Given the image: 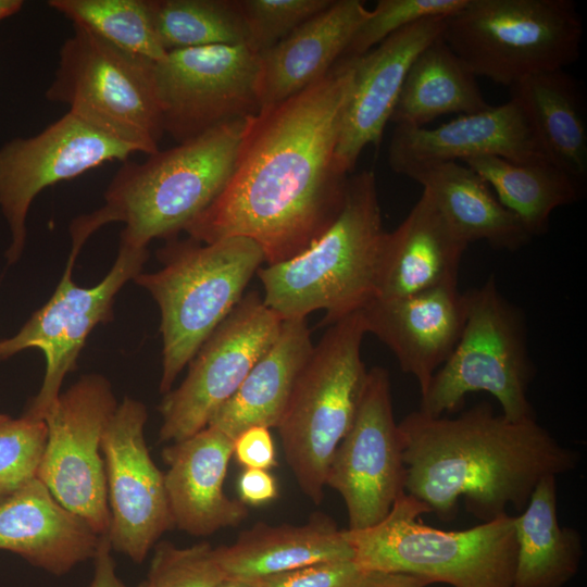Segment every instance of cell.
Masks as SVG:
<instances>
[{
	"instance_id": "ffe728a7",
	"label": "cell",
	"mask_w": 587,
	"mask_h": 587,
	"mask_svg": "<svg viewBox=\"0 0 587 587\" xmlns=\"http://www.w3.org/2000/svg\"><path fill=\"white\" fill-rule=\"evenodd\" d=\"M359 312L366 334L389 348L423 395L459 341L465 299L451 283L397 299L374 298Z\"/></svg>"
},
{
	"instance_id": "1f68e13d",
	"label": "cell",
	"mask_w": 587,
	"mask_h": 587,
	"mask_svg": "<svg viewBox=\"0 0 587 587\" xmlns=\"http://www.w3.org/2000/svg\"><path fill=\"white\" fill-rule=\"evenodd\" d=\"M158 39L166 52L205 46H247L236 0H150Z\"/></svg>"
},
{
	"instance_id": "5b68a950",
	"label": "cell",
	"mask_w": 587,
	"mask_h": 587,
	"mask_svg": "<svg viewBox=\"0 0 587 587\" xmlns=\"http://www.w3.org/2000/svg\"><path fill=\"white\" fill-rule=\"evenodd\" d=\"M162 267L133 280L160 310L162 373L160 392H168L202 344L242 299L251 277L265 262L251 239L229 237L203 243L170 240L158 253Z\"/></svg>"
},
{
	"instance_id": "7bdbcfd3",
	"label": "cell",
	"mask_w": 587,
	"mask_h": 587,
	"mask_svg": "<svg viewBox=\"0 0 587 587\" xmlns=\"http://www.w3.org/2000/svg\"><path fill=\"white\" fill-rule=\"evenodd\" d=\"M22 7V0H0V21L15 14Z\"/></svg>"
},
{
	"instance_id": "ac0fdd59",
	"label": "cell",
	"mask_w": 587,
	"mask_h": 587,
	"mask_svg": "<svg viewBox=\"0 0 587 587\" xmlns=\"http://www.w3.org/2000/svg\"><path fill=\"white\" fill-rule=\"evenodd\" d=\"M479 155L519 163L550 161L520 104L508 102L463 114L437 127L396 126L388 147L391 170L415 168Z\"/></svg>"
},
{
	"instance_id": "4316f807",
	"label": "cell",
	"mask_w": 587,
	"mask_h": 587,
	"mask_svg": "<svg viewBox=\"0 0 587 587\" xmlns=\"http://www.w3.org/2000/svg\"><path fill=\"white\" fill-rule=\"evenodd\" d=\"M423 187L453 232L467 245L484 241L497 250L515 251L528 243L517 217L488 184L460 162L422 166L408 175Z\"/></svg>"
},
{
	"instance_id": "9c48e42d",
	"label": "cell",
	"mask_w": 587,
	"mask_h": 587,
	"mask_svg": "<svg viewBox=\"0 0 587 587\" xmlns=\"http://www.w3.org/2000/svg\"><path fill=\"white\" fill-rule=\"evenodd\" d=\"M465 322L453 351L421 395L420 411L440 416L484 391L512 421L535 417L527 391L535 374L525 316L499 290L494 276L464 292Z\"/></svg>"
},
{
	"instance_id": "52a82bcc",
	"label": "cell",
	"mask_w": 587,
	"mask_h": 587,
	"mask_svg": "<svg viewBox=\"0 0 587 587\" xmlns=\"http://www.w3.org/2000/svg\"><path fill=\"white\" fill-rule=\"evenodd\" d=\"M360 312L332 325L313 347L277 425L284 453L303 494L323 500L332 459L348 433L367 370Z\"/></svg>"
},
{
	"instance_id": "4dcf8cb0",
	"label": "cell",
	"mask_w": 587,
	"mask_h": 587,
	"mask_svg": "<svg viewBox=\"0 0 587 587\" xmlns=\"http://www.w3.org/2000/svg\"><path fill=\"white\" fill-rule=\"evenodd\" d=\"M463 164L488 184L532 238L546 234L553 211L577 202L585 188L548 160L519 163L479 155L464 160Z\"/></svg>"
},
{
	"instance_id": "277c9868",
	"label": "cell",
	"mask_w": 587,
	"mask_h": 587,
	"mask_svg": "<svg viewBox=\"0 0 587 587\" xmlns=\"http://www.w3.org/2000/svg\"><path fill=\"white\" fill-rule=\"evenodd\" d=\"M385 235L374 172L350 175L332 225L291 259L259 268L264 304L283 321L323 310L326 326L359 312L376 297Z\"/></svg>"
},
{
	"instance_id": "ab89813d",
	"label": "cell",
	"mask_w": 587,
	"mask_h": 587,
	"mask_svg": "<svg viewBox=\"0 0 587 587\" xmlns=\"http://www.w3.org/2000/svg\"><path fill=\"white\" fill-rule=\"evenodd\" d=\"M240 501L245 505H262L278 495L275 477L267 470L245 469L238 479Z\"/></svg>"
},
{
	"instance_id": "60d3db41",
	"label": "cell",
	"mask_w": 587,
	"mask_h": 587,
	"mask_svg": "<svg viewBox=\"0 0 587 587\" xmlns=\"http://www.w3.org/2000/svg\"><path fill=\"white\" fill-rule=\"evenodd\" d=\"M430 583L420 576L382 571H361L350 587H427Z\"/></svg>"
},
{
	"instance_id": "b9f144b4",
	"label": "cell",
	"mask_w": 587,
	"mask_h": 587,
	"mask_svg": "<svg viewBox=\"0 0 587 587\" xmlns=\"http://www.w3.org/2000/svg\"><path fill=\"white\" fill-rule=\"evenodd\" d=\"M112 547L107 535H102L95 560V571L88 587H128L115 573ZM139 587V586H138Z\"/></svg>"
},
{
	"instance_id": "9a60e30c",
	"label": "cell",
	"mask_w": 587,
	"mask_h": 587,
	"mask_svg": "<svg viewBox=\"0 0 587 587\" xmlns=\"http://www.w3.org/2000/svg\"><path fill=\"white\" fill-rule=\"evenodd\" d=\"M405 466L386 369L367 370L352 424L339 444L326 486L342 498L351 530L382 521L404 492Z\"/></svg>"
},
{
	"instance_id": "d6986e66",
	"label": "cell",
	"mask_w": 587,
	"mask_h": 587,
	"mask_svg": "<svg viewBox=\"0 0 587 587\" xmlns=\"http://www.w3.org/2000/svg\"><path fill=\"white\" fill-rule=\"evenodd\" d=\"M446 18L419 21L357 57L336 148L341 171L350 174L362 151L380 142L412 63L442 36Z\"/></svg>"
},
{
	"instance_id": "cb8c5ba5",
	"label": "cell",
	"mask_w": 587,
	"mask_h": 587,
	"mask_svg": "<svg viewBox=\"0 0 587 587\" xmlns=\"http://www.w3.org/2000/svg\"><path fill=\"white\" fill-rule=\"evenodd\" d=\"M467 246L422 191L398 227L386 232L375 298L397 299L458 283Z\"/></svg>"
},
{
	"instance_id": "f35d334b",
	"label": "cell",
	"mask_w": 587,
	"mask_h": 587,
	"mask_svg": "<svg viewBox=\"0 0 587 587\" xmlns=\"http://www.w3.org/2000/svg\"><path fill=\"white\" fill-rule=\"evenodd\" d=\"M233 455L245 469L267 470L277 465L270 428L251 426L234 438Z\"/></svg>"
},
{
	"instance_id": "ba28073f",
	"label": "cell",
	"mask_w": 587,
	"mask_h": 587,
	"mask_svg": "<svg viewBox=\"0 0 587 587\" xmlns=\"http://www.w3.org/2000/svg\"><path fill=\"white\" fill-rule=\"evenodd\" d=\"M442 39L474 76L511 87L574 63L583 22L572 0H467Z\"/></svg>"
},
{
	"instance_id": "e0dca14e",
	"label": "cell",
	"mask_w": 587,
	"mask_h": 587,
	"mask_svg": "<svg viewBox=\"0 0 587 587\" xmlns=\"http://www.w3.org/2000/svg\"><path fill=\"white\" fill-rule=\"evenodd\" d=\"M135 152L68 112L39 134L5 143L0 149V208L11 234L8 262L22 255L26 216L39 192L105 162H125Z\"/></svg>"
},
{
	"instance_id": "7a4b0ae2",
	"label": "cell",
	"mask_w": 587,
	"mask_h": 587,
	"mask_svg": "<svg viewBox=\"0 0 587 587\" xmlns=\"http://www.w3.org/2000/svg\"><path fill=\"white\" fill-rule=\"evenodd\" d=\"M399 430L405 466L404 492L444 522L460 498L482 522L522 511L547 476L575 470L578 454L562 446L536 417L512 421L479 402L460 415L409 413Z\"/></svg>"
},
{
	"instance_id": "5bb4252c",
	"label": "cell",
	"mask_w": 587,
	"mask_h": 587,
	"mask_svg": "<svg viewBox=\"0 0 587 587\" xmlns=\"http://www.w3.org/2000/svg\"><path fill=\"white\" fill-rule=\"evenodd\" d=\"M283 320L252 291L202 344L182 384L159 405L161 442H176L205 428L276 338Z\"/></svg>"
},
{
	"instance_id": "484cf974",
	"label": "cell",
	"mask_w": 587,
	"mask_h": 587,
	"mask_svg": "<svg viewBox=\"0 0 587 587\" xmlns=\"http://www.w3.org/2000/svg\"><path fill=\"white\" fill-rule=\"evenodd\" d=\"M313 347L305 320L283 321L274 341L208 426L232 439L251 426L277 427Z\"/></svg>"
},
{
	"instance_id": "8992f818",
	"label": "cell",
	"mask_w": 587,
	"mask_h": 587,
	"mask_svg": "<svg viewBox=\"0 0 587 587\" xmlns=\"http://www.w3.org/2000/svg\"><path fill=\"white\" fill-rule=\"evenodd\" d=\"M428 508L403 492L375 525L344 529L362 571L405 573L451 587H513L516 537L508 513L461 530L424 524Z\"/></svg>"
},
{
	"instance_id": "30bf717a",
	"label": "cell",
	"mask_w": 587,
	"mask_h": 587,
	"mask_svg": "<svg viewBox=\"0 0 587 587\" xmlns=\"http://www.w3.org/2000/svg\"><path fill=\"white\" fill-rule=\"evenodd\" d=\"M154 62L122 50L73 23L46 91L51 102L136 152L159 151L163 128Z\"/></svg>"
},
{
	"instance_id": "836d02e7",
	"label": "cell",
	"mask_w": 587,
	"mask_h": 587,
	"mask_svg": "<svg viewBox=\"0 0 587 587\" xmlns=\"http://www.w3.org/2000/svg\"><path fill=\"white\" fill-rule=\"evenodd\" d=\"M46 441L43 420L0 414V503L37 478Z\"/></svg>"
},
{
	"instance_id": "603a6c76",
	"label": "cell",
	"mask_w": 587,
	"mask_h": 587,
	"mask_svg": "<svg viewBox=\"0 0 587 587\" xmlns=\"http://www.w3.org/2000/svg\"><path fill=\"white\" fill-rule=\"evenodd\" d=\"M370 11L361 0H333L270 49L260 53V109L304 90L345 57Z\"/></svg>"
},
{
	"instance_id": "44dd1931",
	"label": "cell",
	"mask_w": 587,
	"mask_h": 587,
	"mask_svg": "<svg viewBox=\"0 0 587 587\" xmlns=\"http://www.w3.org/2000/svg\"><path fill=\"white\" fill-rule=\"evenodd\" d=\"M234 439L207 426L162 451L164 484L173 524L192 536L239 525L248 508L224 491Z\"/></svg>"
},
{
	"instance_id": "ee69618b",
	"label": "cell",
	"mask_w": 587,
	"mask_h": 587,
	"mask_svg": "<svg viewBox=\"0 0 587 587\" xmlns=\"http://www.w3.org/2000/svg\"><path fill=\"white\" fill-rule=\"evenodd\" d=\"M216 587H250V585L242 579L225 577Z\"/></svg>"
},
{
	"instance_id": "83f0119b",
	"label": "cell",
	"mask_w": 587,
	"mask_h": 587,
	"mask_svg": "<svg viewBox=\"0 0 587 587\" xmlns=\"http://www.w3.org/2000/svg\"><path fill=\"white\" fill-rule=\"evenodd\" d=\"M509 88L548 159L585 186L587 125L575 79L558 70L527 76Z\"/></svg>"
},
{
	"instance_id": "d4e9b609",
	"label": "cell",
	"mask_w": 587,
	"mask_h": 587,
	"mask_svg": "<svg viewBox=\"0 0 587 587\" xmlns=\"http://www.w3.org/2000/svg\"><path fill=\"white\" fill-rule=\"evenodd\" d=\"M216 553L226 577L242 580L353 558L344 529L323 514L302 525L258 522Z\"/></svg>"
},
{
	"instance_id": "4fadbf2b",
	"label": "cell",
	"mask_w": 587,
	"mask_h": 587,
	"mask_svg": "<svg viewBox=\"0 0 587 587\" xmlns=\"http://www.w3.org/2000/svg\"><path fill=\"white\" fill-rule=\"evenodd\" d=\"M260 54L245 45L170 51L153 75L163 133L178 143L260 110Z\"/></svg>"
},
{
	"instance_id": "f546056e",
	"label": "cell",
	"mask_w": 587,
	"mask_h": 587,
	"mask_svg": "<svg viewBox=\"0 0 587 587\" xmlns=\"http://www.w3.org/2000/svg\"><path fill=\"white\" fill-rule=\"evenodd\" d=\"M489 107L476 76L441 36L412 63L390 122L396 126L424 127L441 115L472 114Z\"/></svg>"
},
{
	"instance_id": "7c38bea8",
	"label": "cell",
	"mask_w": 587,
	"mask_h": 587,
	"mask_svg": "<svg viewBox=\"0 0 587 587\" xmlns=\"http://www.w3.org/2000/svg\"><path fill=\"white\" fill-rule=\"evenodd\" d=\"M78 253L71 251L63 275L50 299L12 337L0 340V360L20 351H42L46 370L37 395L25 415L43 420L61 394L66 375L92 329L112 319L113 303L123 286L133 280L148 260V248L120 243L116 259L108 274L92 287H80L72 278Z\"/></svg>"
},
{
	"instance_id": "8d00e7d4",
	"label": "cell",
	"mask_w": 587,
	"mask_h": 587,
	"mask_svg": "<svg viewBox=\"0 0 587 587\" xmlns=\"http://www.w3.org/2000/svg\"><path fill=\"white\" fill-rule=\"evenodd\" d=\"M332 2L333 0H236L246 27L247 47L260 54L328 8Z\"/></svg>"
},
{
	"instance_id": "e575fe53",
	"label": "cell",
	"mask_w": 587,
	"mask_h": 587,
	"mask_svg": "<svg viewBox=\"0 0 587 587\" xmlns=\"http://www.w3.org/2000/svg\"><path fill=\"white\" fill-rule=\"evenodd\" d=\"M225 577L216 548L211 544L177 547L160 541L154 546L147 578L139 587H216Z\"/></svg>"
},
{
	"instance_id": "8fae6325",
	"label": "cell",
	"mask_w": 587,
	"mask_h": 587,
	"mask_svg": "<svg viewBox=\"0 0 587 587\" xmlns=\"http://www.w3.org/2000/svg\"><path fill=\"white\" fill-rule=\"evenodd\" d=\"M117 404L109 379L86 374L60 394L43 419L47 441L37 478L100 536L111 523L101 442Z\"/></svg>"
},
{
	"instance_id": "f1b7e54d",
	"label": "cell",
	"mask_w": 587,
	"mask_h": 587,
	"mask_svg": "<svg viewBox=\"0 0 587 587\" xmlns=\"http://www.w3.org/2000/svg\"><path fill=\"white\" fill-rule=\"evenodd\" d=\"M516 561L513 587H564L583 558L580 534L558 517L557 476L544 477L513 516Z\"/></svg>"
},
{
	"instance_id": "74e56055",
	"label": "cell",
	"mask_w": 587,
	"mask_h": 587,
	"mask_svg": "<svg viewBox=\"0 0 587 587\" xmlns=\"http://www.w3.org/2000/svg\"><path fill=\"white\" fill-rule=\"evenodd\" d=\"M361 571L353 560L328 561L245 582L250 587H350Z\"/></svg>"
},
{
	"instance_id": "6da1fadb",
	"label": "cell",
	"mask_w": 587,
	"mask_h": 587,
	"mask_svg": "<svg viewBox=\"0 0 587 587\" xmlns=\"http://www.w3.org/2000/svg\"><path fill=\"white\" fill-rule=\"evenodd\" d=\"M355 62L341 58L304 90L247 117L233 174L186 227L190 238L251 239L271 265L302 252L332 225L350 177L336 148Z\"/></svg>"
},
{
	"instance_id": "3957f363",
	"label": "cell",
	"mask_w": 587,
	"mask_h": 587,
	"mask_svg": "<svg viewBox=\"0 0 587 587\" xmlns=\"http://www.w3.org/2000/svg\"><path fill=\"white\" fill-rule=\"evenodd\" d=\"M246 120L159 150L142 163L123 162L103 195V205L71 223L72 248L80 250L96 230L113 222L124 224L120 243L135 248L185 230L227 185Z\"/></svg>"
},
{
	"instance_id": "7402d4cb",
	"label": "cell",
	"mask_w": 587,
	"mask_h": 587,
	"mask_svg": "<svg viewBox=\"0 0 587 587\" xmlns=\"http://www.w3.org/2000/svg\"><path fill=\"white\" fill-rule=\"evenodd\" d=\"M101 536L35 478L0 503V550L64 575L93 559Z\"/></svg>"
},
{
	"instance_id": "2e32d148",
	"label": "cell",
	"mask_w": 587,
	"mask_h": 587,
	"mask_svg": "<svg viewBox=\"0 0 587 587\" xmlns=\"http://www.w3.org/2000/svg\"><path fill=\"white\" fill-rule=\"evenodd\" d=\"M146 405L130 397L117 404L102 437L112 550L141 563L159 538L174 527L164 473L145 438Z\"/></svg>"
},
{
	"instance_id": "d590c367",
	"label": "cell",
	"mask_w": 587,
	"mask_h": 587,
	"mask_svg": "<svg viewBox=\"0 0 587 587\" xmlns=\"http://www.w3.org/2000/svg\"><path fill=\"white\" fill-rule=\"evenodd\" d=\"M467 0H379L353 35L345 57H360L396 32L430 17H448Z\"/></svg>"
},
{
	"instance_id": "d6a6232c",
	"label": "cell",
	"mask_w": 587,
	"mask_h": 587,
	"mask_svg": "<svg viewBox=\"0 0 587 587\" xmlns=\"http://www.w3.org/2000/svg\"><path fill=\"white\" fill-rule=\"evenodd\" d=\"M48 5L127 52L153 62L167 53L154 29L150 0H50Z\"/></svg>"
}]
</instances>
